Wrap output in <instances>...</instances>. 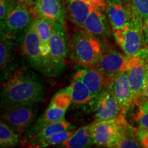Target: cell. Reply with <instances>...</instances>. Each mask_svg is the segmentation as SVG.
Segmentation results:
<instances>
[{"label":"cell","mask_w":148,"mask_h":148,"mask_svg":"<svg viewBox=\"0 0 148 148\" xmlns=\"http://www.w3.org/2000/svg\"><path fill=\"white\" fill-rule=\"evenodd\" d=\"M108 86L115 96L122 114L125 116L133 105L132 92L127 71L121 72L110 79Z\"/></svg>","instance_id":"obj_12"},{"label":"cell","mask_w":148,"mask_h":148,"mask_svg":"<svg viewBox=\"0 0 148 148\" xmlns=\"http://www.w3.org/2000/svg\"><path fill=\"white\" fill-rule=\"evenodd\" d=\"M112 33L116 44L127 56L138 52L145 43L143 19L134 8L129 21L122 27L112 29Z\"/></svg>","instance_id":"obj_3"},{"label":"cell","mask_w":148,"mask_h":148,"mask_svg":"<svg viewBox=\"0 0 148 148\" xmlns=\"http://www.w3.org/2000/svg\"><path fill=\"white\" fill-rule=\"evenodd\" d=\"M74 127L75 126H73L71 123L66 121L65 119L53 122V123L46 125L39 131H38L36 134L27 138L25 140V144L28 147H35L38 143H41L46 138L50 137L52 135L66 130L74 128Z\"/></svg>","instance_id":"obj_19"},{"label":"cell","mask_w":148,"mask_h":148,"mask_svg":"<svg viewBox=\"0 0 148 148\" xmlns=\"http://www.w3.org/2000/svg\"><path fill=\"white\" fill-rule=\"evenodd\" d=\"M95 145L92 136L90 125L79 127L74 132L71 137L61 143L59 147L65 148L90 147Z\"/></svg>","instance_id":"obj_21"},{"label":"cell","mask_w":148,"mask_h":148,"mask_svg":"<svg viewBox=\"0 0 148 148\" xmlns=\"http://www.w3.org/2000/svg\"><path fill=\"white\" fill-rule=\"evenodd\" d=\"M110 23L103 12L92 8L86 18L82 29L99 40L110 36Z\"/></svg>","instance_id":"obj_15"},{"label":"cell","mask_w":148,"mask_h":148,"mask_svg":"<svg viewBox=\"0 0 148 148\" xmlns=\"http://www.w3.org/2000/svg\"><path fill=\"white\" fill-rule=\"evenodd\" d=\"M71 58L84 66H94L98 63L103 48L100 40L84 29L72 32L69 42Z\"/></svg>","instance_id":"obj_2"},{"label":"cell","mask_w":148,"mask_h":148,"mask_svg":"<svg viewBox=\"0 0 148 148\" xmlns=\"http://www.w3.org/2000/svg\"><path fill=\"white\" fill-rule=\"evenodd\" d=\"M69 42L65 25L54 22L49 45V59L52 75L58 76L65 67L69 51Z\"/></svg>","instance_id":"obj_7"},{"label":"cell","mask_w":148,"mask_h":148,"mask_svg":"<svg viewBox=\"0 0 148 148\" xmlns=\"http://www.w3.org/2000/svg\"><path fill=\"white\" fill-rule=\"evenodd\" d=\"M75 75L78 77L87 86L95 101L102 90L108 86V82L104 75L95 66L79 70Z\"/></svg>","instance_id":"obj_16"},{"label":"cell","mask_w":148,"mask_h":148,"mask_svg":"<svg viewBox=\"0 0 148 148\" xmlns=\"http://www.w3.org/2000/svg\"><path fill=\"white\" fill-rule=\"evenodd\" d=\"M54 22L48 18L38 16L35 18V25L39 36L42 53L49 70H51L50 59H49V45ZM52 75V73H51Z\"/></svg>","instance_id":"obj_18"},{"label":"cell","mask_w":148,"mask_h":148,"mask_svg":"<svg viewBox=\"0 0 148 148\" xmlns=\"http://www.w3.org/2000/svg\"><path fill=\"white\" fill-rule=\"evenodd\" d=\"M32 12L35 17L41 16L65 25L67 12L62 0H37Z\"/></svg>","instance_id":"obj_14"},{"label":"cell","mask_w":148,"mask_h":148,"mask_svg":"<svg viewBox=\"0 0 148 148\" xmlns=\"http://www.w3.org/2000/svg\"><path fill=\"white\" fill-rule=\"evenodd\" d=\"M75 131V127H74V128L62 131V132L56 133V134L51 136L50 137L46 138L41 143H38L35 147L44 148L50 147V146L60 145L61 143H62L69 137H71V136L73 134Z\"/></svg>","instance_id":"obj_24"},{"label":"cell","mask_w":148,"mask_h":148,"mask_svg":"<svg viewBox=\"0 0 148 148\" xmlns=\"http://www.w3.org/2000/svg\"><path fill=\"white\" fill-rule=\"evenodd\" d=\"M72 103L75 105L91 104L95 102L93 96L84 82L76 75L69 85Z\"/></svg>","instance_id":"obj_22"},{"label":"cell","mask_w":148,"mask_h":148,"mask_svg":"<svg viewBox=\"0 0 148 148\" xmlns=\"http://www.w3.org/2000/svg\"><path fill=\"white\" fill-rule=\"evenodd\" d=\"M14 46L13 40L1 38L0 43V66L1 70H5L10 63L12 49Z\"/></svg>","instance_id":"obj_26"},{"label":"cell","mask_w":148,"mask_h":148,"mask_svg":"<svg viewBox=\"0 0 148 148\" xmlns=\"http://www.w3.org/2000/svg\"><path fill=\"white\" fill-rule=\"evenodd\" d=\"M69 19L74 24L83 28L84 23L93 8L83 0H64Z\"/></svg>","instance_id":"obj_20"},{"label":"cell","mask_w":148,"mask_h":148,"mask_svg":"<svg viewBox=\"0 0 148 148\" xmlns=\"http://www.w3.org/2000/svg\"><path fill=\"white\" fill-rule=\"evenodd\" d=\"M21 48L23 56L35 69L45 75H51L50 70L42 56L35 21L31 24L24 34Z\"/></svg>","instance_id":"obj_10"},{"label":"cell","mask_w":148,"mask_h":148,"mask_svg":"<svg viewBox=\"0 0 148 148\" xmlns=\"http://www.w3.org/2000/svg\"><path fill=\"white\" fill-rule=\"evenodd\" d=\"M3 109L1 119L19 134L34 122L38 112L35 103H18Z\"/></svg>","instance_id":"obj_9"},{"label":"cell","mask_w":148,"mask_h":148,"mask_svg":"<svg viewBox=\"0 0 148 148\" xmlns=\"http://www.w3.org/2000/svg\"><path fill=\"white\" fill-rule=\"evenodd\" d=\"M132 12V5L128 9L123 0H108L106 12L112 29L125 25L131 18Z\"/></svg>","instance_id":"obj_17"},{"label":"cell","mask_w":148,"mask_h":148,"mask_svg":"<svg viewBox=\"0 0 148 148\" xmlns=\"http://www.w3.org/2000/svg\"><path fill=\"white\" fill-rule=\"evenodd\" d=\"M35 18L31 9L24 5H16L1 22V38L13 40L24 36Z\"/></svg>","instance_id":"obj_4"},{"label":"cell","mask_w":148,"mask_h":148,"mask_svg":"<svg viewBox=\"0 0 148 148\" xmlns=\"http://www.w3.org/2000/svg\"><path fill=\"white\" fill-rule=\"evenodd\" d=\"M136 134L142 147L148 148V131L140 127L136 130Z\"/></svg>","instance_id":"obj_30"},{"label":"cell","mask_w":148,"mask_h":148,"mask_svg":"<svg viewBox=\"0 0 148 148\" xmlns=\"http://www.w3.org/2000/svg\"><path fill=\"white\" fill-rule=\"evenodd\" d=\"M143 97L146 98V99L148 100V73H147V79H146V82L145 84V86H144V88H143Z\"/></svg>","instance_id":"obj_33"},{"label":"cell","mask_w":148,"mask_h":148,"mask_svg":"<svg viewBox=\"0 0 148 148\" xmlns=\"http://www.w3.org/2000/svg\"><path fill=\"white\" fill-rule=\"evenodd\" d=\"M143 32L145 43L148 44V17L147 19L143 22Z\"/></svg>","instance_id":"obj_32"},{"label":"cell","mask_w":148,"mask_h":148,"mask_svg":"<svg viewBox=\"0 0 148 148\" xmlns=\"http://www.w3.org/2000/svg\"><path fill=\"white\" fill-rule=\"evenodd\" d=\"M72 103L69 86L55 94L43 114L36 120L27 133V138L39 131L46 125L64 119L66 112Z\"/></svg>","instance_id":"obj_5"},{"label":"cell","mask_w":148,"mask_h":148,"mask_svg":"<svg viewBox=\"0 0 148 148\" xmlns=\"http://www.w3.org/2000/svg\"><path fill=\"white\" fill-rule=\"evenodd\" d=\"M14 1L16 5H24L31 9L32 11V9L37 2V0H14Z\"/></svg>","instance_id":"obj_31"},{"label":"cell","mask_w":148,"mask_h":148,"mask_svg":"<svg viewBox=\"0 0 148 148\" xmlns=\"http://www.w3.org/2000/svg\"><path fill=\"white\" fill-rule=\"evenodd\" d=\"M135 104H137V110L134 118L140 128L148 131V100L142 97Z\"/></svg>","instance_id":"obj_25"},{"label":"cell","mask_w":148,"mask_h":148,"mask_svg":"<svg viewBox=\"0 0 148 148\" xmlns=\"http://www.w3.org/2000/svg\"><path fill=\"white\" fill-rule=\"evenodd\" d=\"M88 3L92 8L100 10L101 12H106L108 7V0H83Z\"/></svg>","instance_id":"obj_29"},{"label":"cell","mask_w":148,"mask_h":148,"mask_svg":"<svg viewBox=\"0 0 148 148\" xmlns=\"http://www.w3.org/2000/svg\"><path fill=\"white\" fill-rule=\"evenodd\" d=\"M132 7L144 22L148 17V0H132Z\"/></svg>","instance_id":"obj_27"},{"label":"cell","mask_w":148,"mask_h":148,"mask_svg":"<svg viewBox=\"0 0 148 148\" xmlns=\"http://www.w3.org/2000/svg\"><path fill=\"white\" fill-rule=\"evenodd\" d=\"M45 86L38 75L27 69L12 72L3 83L1 92L2 108L18 103L43 101Z\"/></svg>","instance_id":"obj_1"},{"label":"cell","mask_w":148,"mask_h":148,"mask_svg":"<svg viewBox=\"0 0 148 148\" xmlns=\"http://www.w3.org/2000/svg\"><path fill=\"white\" fill-rule=\"evenodd\" d=\"M129 56L114 49H103L102 55L95 66L100 71L107 82L121 72L128 69Z\"/></svg>","instance_id":"obj_11"},{"label":"cell","mask_w":148,"mask_h":148,"mask_svg":"<svg viewBox=\"0 0 148 148\" xmlns=\"http://www.w3.org/2000/svg\"><path fill=\"white\" fill-rule=\"evenodd\" d=\"M19 140V134L1 120L0 123V147H13L17 145Z\"/></svg>","instance_id":"obj_23"},{"label":"cell","mask_w":148,"mask_h":148,"mask_svg":"<svg viewBox=\"0 0 148 148\" xmlns=\"http://www.w3.org/2000/svg\"><path fill=\"white\" fill-rule=\"evenodd\" d=\"M127 75L132 92L133 105L143 97V91L148 73V47L141 48L129 56Z\"/></svg>","instance_id":"obj_8"},{"label":"cell","mask_w":148,"mask_h":148,"mask_svg":"<svg viewBox=\"0 0 148 148\" xmlns=\"http://www.w3.org/2000/svg\"><path fill=\"white\" fill-rule=\"evenodd\" d=\"M127 124L125 116L90 123L95 144L102 147H116Z\"/></svg>","instance_id":"obj_6"},{"label":"cell","mask_w":148,"mask_h":148,"mask_svg":"<svg viewBox=\"0 0 148 148\" xmlns=\"http://www.w3.org/2000/svg\"><path fill=\"white\" fill-rule=\"evenodd\" d=\"M123 115L113 92L108 86L98 97L95 103V121L114 119Z\"/></svg>","instance_id":"obj_13"},{"label":"cell","mask_w":148,"mask_h":148,"mask_svg":"<svg viewBox=\"0 0 148 148\" xmlns=\"http://www.w3.org/2000/svg\"><path fill=\"white\" fill-rule=\"evenodd\" d=\"M16 5L14 0H0V23L5 19Z\"/></svg>","instance_id":"obj_28"}]
</instances>
